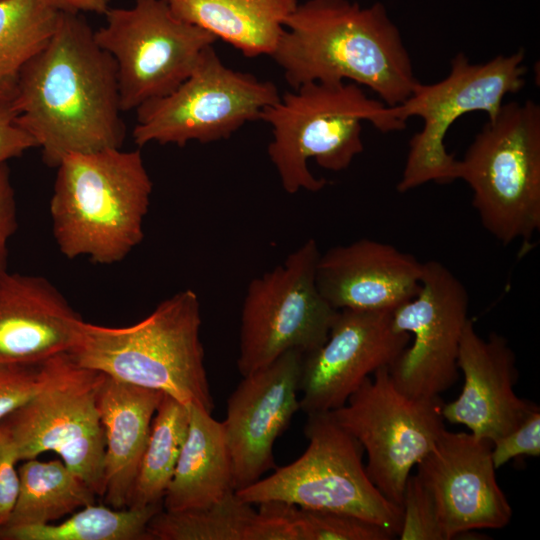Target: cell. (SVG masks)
I'll return each instance as SVG.
<instances>
[{"label":"cell","mask_w":540,"mask_h":540,"mask_svg":"<svg viewBox=\"0 0 540 540\" xmlns=\"http://www.w3.org/2000/svg\"><path fill=\"white\" fill-rule=\"evenodd\" d=\"M525 53L498 55L485 63H471L460 52L452 58L449 74L433 84L418 82L402 103L388 106L394 119L406 125L418 116L422 129L409 143L399 192H407L428 182L456 180L457 159L446 150L444 140L451 125L462 115L482 111L488 120L496 117L506 95L525 85Z\"/></svg>","instance_id":"8"},{"label":"cell","mask_w":540,"mask_h":540,"mask_svg":"<svg viewBox=\"0 0 540 540\" xmlns=\"http://www.w3.org/2000/svg\"><path fill=\"white\" fill-rule=\"evenodd\" d=\"M162 502L122 509L87 505L60 524L4 526L3 540H151L147 527Z\"/></svg>","instance_id":"27"},{"label":"cell","mask_w":540,"mask_h":540,"mask_svg":"<svg viewBox=\"0 0 540 540\" xmlns=\"http://www.w3.org/2000/svg\"><path fill=\"white\" fill-rule=\"evenodd\" d=\"M56 168L49 210L61 253L101 265L125 259L143 240L153 188L140 150L73 153Z\"/></svg>","instance_id":"3"},{"label":"cell","mask_w":540,"mask_h":540,"mask_svg":"<svg viewBox=\"0 0 540 540\" xmlns=\"http://www.w3.org/2000/svg\"><path fill=\"white\" fill-rule=\"evenodd\" d=\"M468 305L464 284L447 266L436 260L423 262L419 291L391 312L394 328L411 336L388 367L402 392L438 397L457 381Z\"/></svg>","instance_id":"14"},{"label":"cell","mask_w":540,"mask_h":540,"mask_svg":"<svg viewBox=\"0 0 540 540\" xmlns=\"http://www.w3.org/2000/svg\"><path fill=\"white\" fill-rule=\"evenodd\" d=\"M151 540H283L284 523L235 492L203 508L160 510L148 523Z\"/></svg>","instance_id":"24"},{"label":"cell","mask_w":540,"mask_h":540,"mask_svg":"<svg viewBox=\"0 0 540 540\" xmlns=\"http://www.w3.org/2000/svg\"><path fill=\"white\" fill-rule=\"evenodd\" d=\"M540 455V408L537 407L516 428L492 444L491 456L496 469L510 460Z\"/></svg>","instance_id":"32"},{"label":"cell","mask_w":540,"mask_h":540,"mask_svg":"<svg viewBox=\"0 0 540 540\" xmlns=\"http://www.w3.org/2000/svg\"><path fill=\"white\" fill-rule=\"evenodd\" d=\"M319 256L318 245L310 238L282 264L249 283L242 304L237 359L242 377L288 351L306 355L326 341L338 310L318 290Z\"/></svg>","instance_id":"9"},{"label":"cell","mask_w":540,"mask_h":540,"mask_svg":"<svg viewBox=\"0 0 540 540\" xmlns=\"http://www.w3.org/2000/svg\"><path fill=\"white\" fill-rule=\"evenodd\" d=\"M401 540H447L435 503L419 477L409 475L401 501Z\"/></svg>","instance_id":"31"},{"label":"cell","mask_w":540,"mask_h":540,"mask_svg":"<svg viewBox=\"0 0 540 540\" xmlns=\"http://www.w3.org/2000/svg\"><path fill=\"white\" fill-rule=\"evenodd\" d=\"M492 442L472 433L444 429L417 463L447 540L478 529H501L512 518L510 503L496 479Z\"/></svg>","instance_id":"16"},{"label":"cell","mask_w":540,"mask_h":540,"mask_svg":"<svg viewBox=\"0 0 540 540\" xmlns=\"http://www.w3.org/2000/svg\"><path fill=\"white\" fill-rule=\"evenodd\" d=\"M460 395L443 405L444 420L466 426L474 436L494 443L520 425L538 406L515 393L516 357L506 338L481 337L468 320L460 344Z\"/></svg>","instance_id":"18"},{"label":"cell","mask_w":540,"mask_h":540,"mask_svg":"<svg viewBox=\"0 0 540 540\" xmlns=\"http://www.w3.org/2000/svg\"><path fill=\"white\" fill-rule=\"evenodd\" d=\"M260 120L272 127L267 151L285 192H318L327 181L308 168L312 158L322 168L342 171L364 149L362 123L382 133L401 131L382 101L367 96L353 82H309L280 95Z\"/></svg>","instance_id":"5"},{"label":"cell","mask_w":540,"mask_h":540,"mask_svg":"<svg viewBox=\"0 0 540 540\" xmlns=\"http://www.w3.org/2000/svg\"><path fill=\"white\" fill-rule=\"evenodd\" d=\"M9 105L49 167L73 153L122 148L116 63L81 13L61 12L47 43L24 67Z\"/></svg>","instance_id":"1"},{"label":"cell","mask_w":540,"mask_h":540,"mask_svg":"<svg viewBox=\"0 0 540 540\" xmlns=\"http://www.w3.org/2000/svg\"><path fill=\"white\" fill-rule=\"evenodd\" d=\"M60 14L40 0H0V104L12 100L24 67L47 43Z\"/></svg>","instance_id":"26"},{"label":"cell","mask_w":540,"mask_h":540,"mask_svg":"<svg viewBox=\"0 0 540 540\" xmlns=\"http://www.w3.org/2000/svg\"><path fill=\"white\" fill-rule=\"evenodd\" d=\"M15 191L7 164L0 167V274L7 271L8 241L17 229Z\"/></svg>","instance_id":"34"},{"label":"cell","mask_w":540,"mask_h":540,"mask_svg":"<svg viewBox=\"0 0 540 540\" xmlns=\"http://www.w3.org/2000/svg\"><path fill=\"white\" fill-rule=\"evenodd\" d=\"M83 321L46 278L0 274V363L36 364L69 353Z\"/></svg>","instance_id":"20"},{"label":"cell","mask_w":540,"mask_h":540,"mask_svg":"<svg viewBox=\"0 0 540 540\" xmlns=\"http://www.w3.org/2000/svg\"><path fill=\"white\" fill-rule=\"evenodd\" d=\"M189 420V406L163 394L152 419L128 507L162 502L188 432Z\"/></svg>","instance_id":"28"},{"label":"cell","mask_w":540,"mask_h":540,"mask_svg":"<svg viewBox=\"0 0 540 540\" xmlns=\"http://www.w3.org/2000/svg\"><path fill=\"white\" fill-rule=\"evenodd\" d=\"M179 19L247 57L273 53L298 0H164Z\"/></svg>","instance_id":"23"},{"label":"cell","mask_w":540,"mask_h":540,"mask_svg":"<svg viewBox=\"0 0 540 540\" xmlns=\"http://www.w3.org/2000/svg\"><path fill=\"white\" fill-rule=\"evenodd\" d=\"M308 446L294 462L235 491L259 505L279 501L301 508L352 515L375 523L395 537L402 521L400 506L388 500L369 478L361 444L330 412L307 414Z\"/></svg>","instance_id":"7"},{"label":"cell","mask_w":540,"mask_h":540,"mask_svg":"<svg viewBox=\"0 0 540 540\" xmlns=\"http://www.w3.org/2000/svg\"><path fill=\"white\" fill-rule=\"evenodd\" d=\"M74 364L68 353L36 364L0 363V422L58 382Z\"/></svg>","instance_id":"30"},{"label":"cell","mask_w":540,"mask_h":540,"mask_svg":"<svg viewBox=\"0 0 540 540\" xmlns=\"http://www.w3.org/2000/svg\"><path fill=\"white\" fill-rule=\"evenodd\" d=\"M280 503L283 513L296 530L298 540H391L395 538L385 528L352 515Z\"/></svg>","instance_id":"29"},{"label":"cell","mask_w":540,"mask_h":540,"mask_svg":"<svg viewBox=\"0 0 540 540\" xmlns=\"http://www.w3.org/2000/svg\"><path fill=\"white\" fill-rule=\"evenodd\" d=\"M200 328L198 295L185 289L131 326L106 327L83 321L77 343L68 354L83 368L160 391L212 413L214 401Z\"/></svg>","instance_id":"4"},{"label":"cell","mask_w":540,"mask_h":540,"mask_svg":"<svg viewBox=\"0 0 540 540\" xmlns=\"http://www.w3.org/2000/svg\"><path fill=\"white\" fill-rule=\"evenodd\" d=\"M271 57L292 89L349 80L372 90L386 106L405 101L419 82L401 33L379 2L298 3Z\"/></svg>","instance_id":"2"},{"label":"cell","mask_w":540,"mask_h":540,"mask_svg":"<svg viewBox=\"0 0 540 540\" xmlns=\"http://www.w3.org/2000/svg\"><path fill=\"white\" fill-rule=\"evenodd\" d=\"M24 461L18 467L17 498L4 526L50 524L94 504L95 492L62 460Z\"/></svg>","instance_id":"25"},{"label":"cell","mask_w":540,"mask_h":540,"mask_svg":"<svg viewBox=\"0 0 540 540\" xmlns=\"http://www.w3.org/2000/svg\"><path fill=\"white\" fill-rule=\"evenodd\" d=\"M303 354L291 350L265 368L243 376L227 400L222 422L231 454L235 491L275 468L273 447L300 410Z\"/></svg>","instance_id":"17"},{"label":"cell","mask_w":540,"mask_h":540,"mask_svg":"<svg viewBox=\"0 0 540 540\" xmlns=\"http://www.w3.org/2000/svg\"><path fill=\"white\" fill-rule=\"evenodd\" d=\"M456 180L472 190L483 227L508 245L540 229V106L508 102L488 120L461 160Z\"/></svg>","instance_id":"6"},{"label":"cell","mask_w":540,"mask_h":540,"mask_svg":"<svg viewBox=\"0 0 540 540\" xmlns=\"http://www.w3.org/2000/svg\"><path fill=\"white\" fill-rule=\"evenodd\" d=\"M162 396L160 391L106 375L98 386L97 405L105 435L104 497L112 508L128 507Z\"/></svg>","instance_id":"21"},{"label":"cell","mask_w":540,"mask_h":540,"mask_svg":"<svg viewBox=\"0 0 540 540\" xmlns=\"http://www.w3.org/2000/svg\"><path fill=\"white\" fill-rule=\"evenodd\" d=\"M103 376L75 362L58 382L2 420L20 461L53 451L99 496L105 493V435L97 405Z\"/></svg>","instance_id":"13"},{"label":"cell","mask_w":540,"mask_h":540,"mask_svg":"<svg viewBox=\"0 0 540 540\" xmlns=\"http://www.w3.org/2000/svg\"><path fill=\"white\" fill-rule=\"evenodd\" d=\"M18 454L12 437L3 423L0 422V528L6 524L15 504L19 477L16 464Z\"/></svg>","instance_id":"33"},{"label":"cell","mask_w":540,"mask_h":540,"mask_svg":"<svg viewBox=\"0 0 540 540\" xmlns=\"http://www.w3.org/2000/svg\"><path fill=\"white\" fill-rule=\"evenodd\" d=\"M443 405L440 396L414 397L402 392L388 367H382L330 414L367 453L365 468L374 485L401 507L412 468L445 429Z\"/></svg>","instance_id":"11"},{"label":"cell","mask_w":540,"mask_h":540,"mask_svg":"<svg viewBox=\"0 0 540 540\" xmlns=\"http://www.w3.org/2000/svg\"><path fill=\"white\" fill-rule=\"evenodd\" d=\"M34 147L36 142L17 124L9 103L0 104V167Z\"/></svg>","instance_id":"35"},{"label":"cell","mask_w":540,"mask_h":540,"mask_svg":"<svg viewBox=\"0 0 540 540\" xmlns=\"http://www.w3.org/2000/svg\"><path fill=\"white\" fill-rule=\"evenodd\" d=\"M96 42L114 59L122 111L174 91L217 39L177 18L164 0H135L130 8H109Z\"/></svg>","instance_id":"12"},{"label":"cell","mask_w":540,"mask_h":540,"mask_svg":"<svg viewBox=\"0 0 540 540\" xmlns=\"http://www.w3.org/2000/svg\"><path fill=\"white\" fill-rule=\"evenodd\" d=\"M422 273L410 253L363 238L320 253L316 284L336 310L393 311L417 294Z\"/></svg>","instance_id":"19"},{"label":"cell","mask_w":540,"mask_h":540,"mask_svg":"<svg viewBox=\"0 0 540 540\" xmlns=\"http://www.w3.org/2000/svg\"><path fill=\"white\" fill-rule=\"evenodd\" d=\"M391 312L338 310L326 341L303 355L300 410L326 413L343 406L370 374L397 359L411 336L394 328Z\"/></svg>","instance_id":"15"},{"label":"cell","mask_w":540,"mask_h":540,"mask_svg":"<svg viewBox=\"0 0 540 540\" xmlns=\"http://www.w3.org/2000/svg\"><path fill=\"white\" fill-rule=\"evenodd\" d=\"M279 98L274 83L227 67L210 45L174 91L136 109L133 141L184 147L227 139Z\"/></svg>","instance_id":"10"},{"label":"cell","mask_w":540,"mask_h":540,"mask_svg":"<svg viewBox=\"0 0 540 540\" xmlns=\"http://www.w3.org/2000/svg\"><path fill=\"white\" fill-rule=\"evenodd\" d=\"M189 411L188 432L162 499L167 511L207 507L235 492L222 422L197 406H189Z\"/></svg>","instance_id":"22"},{"label":"cell","mask_w":540,"mask_h":540,"mask_svg":"<svg viewBox=\"0 0 540 540\" xmlns=\"http://www.w3.org/2000/svg\"><path fill=\"white\" fill-rule=\"evenodd\" d=\"M61 12L105 14L110 0H40Z\"/></svg>","instance_id":"36"}]
</instances>
